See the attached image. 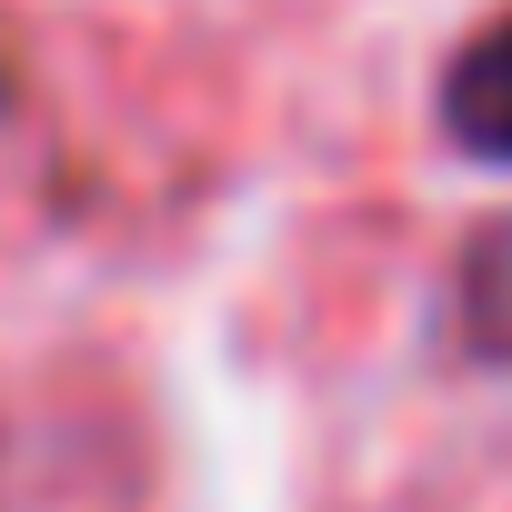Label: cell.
Masks as SVG:
<instances>
[{"label":"cell","instance_id":"6da1fadb","mask_svg":"<svg viewBox=\"0 0 512 512\" xmlns=\"http://www.w3.org/2000/svg\"><path fill=\"white\" fill-rule=\"evenodd\" d=\"M442 131H452L472 161H502V171H512V11L482 21V31L452 51V71H442Z\"/></svg>","mask_w":512,"mask_h":512},{"label":"cell","instance_id":"7a4b0ae2","mask_svg":"<svg viewBox=\"0 0 512 512\" xmlns=\"http://www.w3.org/2000/svg\"><path fill=\"white\" fill-rule=\"evenodd\" d=\"M452 312H462L472 362H512V211H502V221H482V231L462 241Z\"/></svg>","mask_w":512,"mask_h":512}]
</instances>
